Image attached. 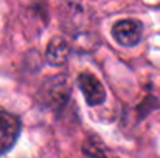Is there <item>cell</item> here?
<instances>
[{
  "label": "cell",
  "instance_id": "3957f363",
  "mask_svg": "<svg viewBox=\"0 0 160 158\" xmlns=\"http://www.w3.org/2000/svg\"><path fill=\"white\" fill-rule=\"evenodd\" d=\"M79 87L86 96V101L90 105H98L104 101V96H106L104 89L95 76L87 74V73L81 74L79 76Z\"/></svg>",
  "mask_w": 160,
  "mask_h": 158
},
{
  "label": "cell",
  "instance_id": "277c9868",
  "mask_svg": "<svg viewBox=\"0 0 160 158\" xmlns=\"http://www.w3.org/2000/svg\"><path fill=\"white\" fill-rule=\"evenodd\" d=\"M70 53V47L68 44L61 39V37H56L50 42L48 48H47V59L52 65H62L65 60H67V56Z\"/></svg>",
  "mask_w": 160,
  "mask_h": 158
},
{
  "label": "cell",
  "instance_id": "6da1fadb",
  "mask_svg": "<svg viewBox=\"0 0 160 158\" xmlns=\"http://www.w3.org/2000/svg\"><path fill=\"white\" fill-rule=\"evenodd\" d=\"M20 127V119L16 115L0 112V155L6 154L16 144Z\"/></svg>",
  "mask_w": 160,
  "mask_h": 158
},
{
  "label": "cell",
  "instance_id": "7a4b0ae2",
  "mask_svg": "<svg viewBox=\"0 0 160 158\" xmlns=\"http://www.w3.org/2000/svg\"><path fill=\"white\" fill-rule=\"evenodd\" d=\"M142 31L143 26L140 22L128 19V20H120L113 25L112 34L115 37V41L123 45V47H134L138 44L140 37H142Z\"/></svg>",
  "mask_w": 160,
  "mask_h": 158
}]
</instances>
